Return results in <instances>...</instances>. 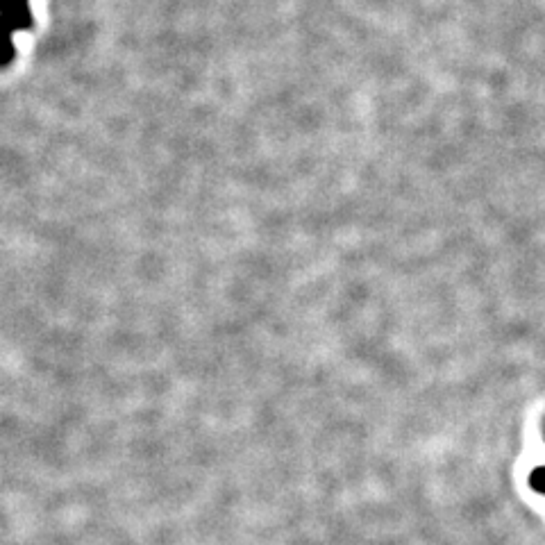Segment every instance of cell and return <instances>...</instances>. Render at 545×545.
<instances>
[{"label": "cell", "mask_w": 545, "mask_h": 545, "mask_svg": "<svg viewBox=\"0 0 545 545\" xmlns=\"http://www.w3.org/2000/svg\"><path fill=\"white\" fill-rule=\"evenodd\" d=\"M30 25L28 0H0V66L10 64L14 57L12 32L30 28Z\"/></svg>", "instance_id": "cell-1"}]
</instances>
